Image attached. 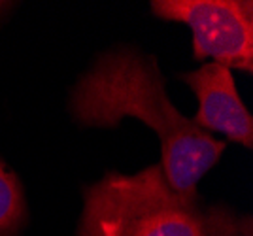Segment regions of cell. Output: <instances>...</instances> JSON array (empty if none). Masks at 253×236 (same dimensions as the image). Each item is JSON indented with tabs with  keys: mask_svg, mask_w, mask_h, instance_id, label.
I'll return each instance as SVG.
<instances>
[{
	"mask_svg": "<svg viewBox=\"0 0 253 236\" xmlns=\"http://www.w3.org/2000/svg\"><path fill=\"white\" fill-rule=\"evenodd\" d=\"M68 108L84 129H116L126 118L146 123L159 136L167 180L187 197L199 195V182L227 148L172 104L157 59L134 47L98 55L70 91Z\"/></svg>",
	"mask_w": 253,
	"mask_h": 236,
	"instance_id": "obj_1",
	"label": "cell"
},
{
	"mask_svg": "<svg viewBox=\"0 0 253 236\" xmlns=\"http://www.w3.org/2000/svg\"><path fill=\"white\" fill-rule=\"evenodd\" d=\"M76 236H210L201 195L172 189L161 162L136 174L106 172L84 187Z\"/></svg>",
	"mask_w": 253,
	"mask_h": 236,
	"instance_id": "obj_2",
	"label": "cell"
},
{
	"mask_svg": "<svg viewBox=\"0 0 253 236\" xmlns=\"http://www.w3.org/2000/svg\"><path fill=\"white\" fill-rule=\"evenodd\" d=\"M149 8L163 21L189 27L195 61L253 72L252 0H153Z\"/></svg>",
	"mask_w": 253,
	"mask_h": 236,
	"instance_id": "obj_3",
	"label": "cell"
},
{
	"mask_svg": "<svg viewBox=\"0 0 253 236\" xmlns=\"http://www.w3.org/2000/svg\"><path fill=\"white\" fill-rule=\"evenodd\" d=\"M193 91L199 108L191 121L208 134L219 132L227 140L253 148V119L236 91V83L229 68L206 63L197 70L179 76Z\"/></svg>",
	"mask_w": 253,
	"mask_h": 236,
	"instance_id": "obj_4",
	"label": "cell"
},
{
	"mask_svg": "<svg viewBox=\"0 0 253 236\" xmlns=\"http://www.w3.org/2000/svg\"><path fill=\"white\" fill-rule=\"evenodd\" d=\"M29 223V206L19 176L0 159V236H21Z\"/></svg>",
	"mask_w": 253,
	"mask_h": 236,
	"instance_id": "obj_5",
	"label": "cell"
},
{
	"mask_svg": "<svg viewBox=\"0 0 253 236\" xmlns=\"http://www.w3.org/2000/svg\"><path fill=\"white\" fill-rule=\"evenodd\" d=\"M206 223L210 236H253L252 217L234 214L223 204L206 206Z\"/></svg>",
	"mask_w": 253,
	"mask_h": 236,
	"instance_id": "obj_6",
	"label": "cell"
},
{
	"mask_svg": "<svg viewBox=\"0 0 253 236\" xmlns=\"http://www.w3.org/2000/svg\"><path fill=\"white\" fill-rule=\"evenodd\" d=\"M13 6V4H10V2H0V17H2V13L4 11H8Z\"/></svg>",
	"mask_w": 253,
	"mask_h": 236,
	"instance_id": "obj_7",
	"label": "cell"
}]
</instances>
